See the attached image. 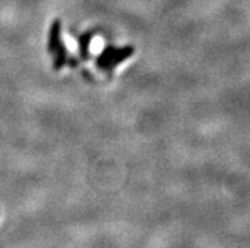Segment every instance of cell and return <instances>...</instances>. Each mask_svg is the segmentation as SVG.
I'll list each match as a JSON object with an SVG mask.
<instances>
[{
  "mask_svg": "<svg viewBox=\"0 0 250 248\" xmlns=\"http://www.w3.org/2000/svg\"><path fill=\"white\" fill-rule=\"evenodd\" d=\"M55 54H56V57H55L54 61L55 70H61L65 66V63H66L67 61V51L66 47H65V44H63V42H61L60 46L57 47Z\"/></svg>",
  "mask_w": 250,
  "mask_h": 248,
  "instance_id": "obj_4",
  "label": "cell"
},
{
  "mask_svg": "<svg viewBox=\"0 0 250 248\" xmlns=\"http://www.w3.org/2000/svg\"><path fill=\"white\" fill-rule=\"evenodd\" d=\"M132 54H135V48L131 47V46H127V47L124 48H116L112 47V46H108L97 58V66H98L99 70L109 71V70L117 66L118 63L124 62L125 60L130 58Z\"/></svg>",
  "mask_w": 250,
  "mask_h": 248,
  "instance_id": "obj_1",
  "label": "cell"
},
{
  "mask_svg": "<svg viewBox=\"0 0 250 248\" xmlns=\"http://www.w3.org/2000/svg\"><path fill=\"white\" fill-rule=\"evenodd\" d=\"M92 33L88 32L85 35H83L79 39V52L83 61L89 60V44L92 42Z\"/></svg>",
  "mask_w": 250,
  "mask_h": 248,
  "instance_id": "obj_3",
  "label": "cell"
},
{
  "mask_svg": "<svg viewBox=\"0 0 250 248\" xmlns=\"http://www.w3.org/2000/svg\"><path fill=\"white\" fill-rule=\"evenodd\" d=\"M70 65H71V67H76L78 62H76V60H70Z\"/></svg>",
  "mask_w": 250,
  "mask_h": 248,
  "instance_id": "obj_5",
  "label": "cell"
},
{
  "mask_svg": "<svg viewBox=\"0 0 250 248\" xmlns=\"http://www.w3.org/2000/svg\"><path fill=\"white\" fill-rule=\"evenodd\" d=\"M61 43V22L60 20H55L51 24L50 36H48V52L55 54L57 47Z\"/></svg>",
  "mask_w": 250,
  "mask_h": 248,
  "instance_id": "obj_2",
  "label": "cell"
}]
</instances>
